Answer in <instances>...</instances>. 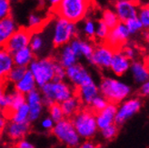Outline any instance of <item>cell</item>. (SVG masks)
<instances>
[{
  "label": "cell",
  "mask_w": 149,
  "mask_h": 148,
  "mask_svg": "<svg viewBox=\"0 0 149 148\" xmlns=\"http://www.w3.org/2000/svg\"><path fill=\"white\" fill-rule=\"evenodd\" d=\"M39 88L43 104L46 107H48L54 103L61 104L76 94V88L65 80H52Z\"/></svg>",
  "instance_id": "obj_1"
},
{
  "label": "cell",
  "mask_w": 149,
  "mask_h": 148,
  "mask_svg": "<svg viewBox=\"0 0 149 148\" xmlns=\"http://www.w3.org/2000/svg\"><path fill=\"white\" fill-rule=\"evenodd\" d=\"M92 3L93 0H61L53 11L56 17L77 24L86 17Z\"/></svg>",
  "instance_id": "obj_2"
},
{
  "label": "cell",
  "mask_w": 149,
  "mask_h": 148,
  "mask_svg": "<svg viewBox=\"0 0 149 148\" xmlns=\"http://www.w3.org/2000/svg\"><path fill=\"white\" fill-rule=\"evenodd\" d=\"M99 94L108 102L119 104L130 97L132 87L123 81L115 77H105L100 82Z\"/></svg>",
  "instance_id": "obj_3"
},
{
  "label": "cell",
  "mask_w": 149,
  "mask_h": 148,
  "mask_svg": "<svg viewBox=\"0 0 149 148\" xmlns=\"http://www.w3.org/2000/svg\"><path fill=\"white\" fill-rule=\"evenodd\" d=\"M70 119L81 139H93L99 130L96 124L95 113L90 107H82Z\"/></svg>",
  "instance_id": "obj_4"
},
{
  "label": "cell",
  "mask_w": 149,
  "mask_h": 148,
  "mask_svg": "<svg viewBox=\"0 0 149 148\" xmlns=\"http://www.w3.org/2000/svg\"><path fill=\"white\" fill-rule=\"evenodd\" d=\"M78 29L76 23L56 17L53 22L51 41L55 47H61L68 44L77 35Z\"/></svg>",
  "instance_id": "obj_5"
},
{
  "label": "cell",
  "mask_w": 149,
  "mask_h": 148,
  "mask_svg": "<svg viewBox=\"0 0 149 148\" xmlns=\"http://www.w3.org/2000/svg\"><path fill=\"white\" fill-rule=\"evenodd\" d=\"M56 59L44 57L34 60L28 65V69L32 73L37 87H41L54 79Z\"/></svg>",
  "instance_id": "obj_6"
},
{
  "label": "cell",
  "mask_w": 149,
  "mask_h": 148,
  "mask_svg": "<svg viewBox=\"0 0 149 148\" xmlns=\"http://www.w3.org/2000/svg\"><path fill=\"white\" fill-rule=\"evenodd\" d=\"M51 132L59 142L68 147H77L81 143L82 139L74 129L70 118L65 117L55 123Z\"/></svg>",
  "instance_id": "obj_7"
},
{
  "label": "cell",
  "mask_w": 149,
  "mask_h": 148,
  "mask_svg": "<svg viewBox=\"0 0 149 148\" xmlns=\"http://www.w3.org/2000/svg\"><path fill=\"white\" fill-rule=\"evenodd\" d=\"M143 106V101L140 97H127L117 104V109L115 117V124L119 125L124 124L129 119L136 115Z\"/></svg>",
  "instance_id": "obj_8"
},
{
  "label": "cell",
  "mask_w": 149,
  "mask_h": 148,
  "mask_svg": "<svg viewBox=\"0 0 149 148\" xmlns=\"http://www.w3.org/2000/svg\"><path fill=\"white\" fill-rule=\"evenodd\" d=\"M114 52L115 49L109 47L106 42H100L98 45H95L93 53L88 61L99 69H109Z\"/></svg>",
  "instance_id": "obj_9"
},
{
  "label": "cell",
  "mask_w": 149,
  "mask_h": 148,
  "mask_svg": "<svg viewBox=\"0 0 149 148\" xmlns=\"http://www.w3.org/2000/svg\"><path fill=\"white\" fill-rule=\"evenodd\" d=\"M65 79H68L76 89L81 85L91 83L94 81L89 71L78 62L65 68Z\"/></svg>",
  "instance_id": "obj_10"
},
{
  "label": "cell",
  "mask_w": 149,
  "mask_h": 148,
  "mask_svg": "<svg viewBox=\"0 0 149 148\" xmlns=\"http://www.w3.org/2000/svg\"><path fill=\"white\" fill-rule=\"evenodd\" d=\"M130 33L128 32L124 22H119L114 27L110 28L106 43L113 49H121L130 38Z\"/></svg>",
  "instance_id": "obj_11"
},
{
  "label": "cell",
  "mask_w": 149,
  "mask_h": 148,
  "mask_svg": "<svg viewBox=\"0 0 149 148\" xmlns=\"http://www.w3.org/2000/svg\"><path fill=\"white\" fill-rule=\"evenodd\" d=\"M26 103L29 108L28 121L30 123L36 122L41 117L45 107L40 90H37L36 88V89L26 94Z\"/></svg>",
  "instance_id": "obj_12"
},
{
  "label": "cell",
  "mask_w": 149,
  "mask_h": 148,
  "mask_svg": "<svg viewBox=\"0 0 149 148\" xmlns=\"http://www.w3.org/2000/svg\"><path fill=\"white\" fill-rule=\"evenodd\" d=\"M32 31L26 28H17L6 41L5 48L11 54L16 51L28 47Z\"/></svg>",
  "instance_id": "obj_13"
},
{
  "label": "cell",
  "mask_w": 149,
  "mask_h": 148,
  "mask_svg": "<svg viewBox=\"0 0 149 148\" xmlns=\"http://www.w3.org/2000/svg\"><path fill=\"white\" fill-rule=\"evenodd\" d=\"M131 60L126 57L121 49L115 50L112 56L109 69L116 76H123L129 71Z\"/></svg>",
  "instance_id": "obj_14"
},
{
  "label": "cell",
  "mask_w": 149,
  "mask_h": 148,
  "mask_svg": "<svg viewBox=\"0 0 149 148\" xmlns=\"http://www.w3.org/2000/svg\"><path fill=\"white\" fill-rule=\"evenodd\" d=\"M138 8V5L134 0H117L115 5V12L120 22L136 17Z\"/></svg>",
  "instance_id": "obj_15"
},
{
  "label": "cell",
  "mask_w": 149,
  "mask_h": 148,
  "mask_svg": "<svg viewBox=\"0 0 149 148\" xmlns=\"http://www.w3.org/2000/svg\"><path fill=\"white\" fill-rule=\"evenodd\" d=\"M31 130V123L30 122H24V123H17L10 121L7 123L6 131V135L12 141L17 142L21 139L26 138V136L29 134Z\"/></svg>",
  "instance_id": "obj_16"
},
{
  "label": "cell",
  "mask_w": 149,
  "mask_h": 148,
  "mask_svg": "<svg viewBox=\"0 0 149 148\" xmlns=\"http://www.w3.org/2000/svg\"><path fill=\"white\" fill-rule=\"evenodd\" d=\"M117 109V105L115 103H108L107 106L99 112L95 113L96 124L99 130L105 128L108 125L115 124V117Z\"/></svg>",
  "instance_id": "obj_17"
},
{
  "label": "cell",
  "mask_w": 149,
  "mask_h": 148,
  "mask_svg": "<svg viewBox=\"0 0 149 148\" xmlns=\"http://www.w3.org/2000/svg\"><path fill=\"white\" fill-rule=\"evenodd\" d=\"M76 94L79 97L83 106H89L92 100L96 95L99 94V88L98 85L95 83V81H93L91 83L86 84L77 88Z\"/></svg>",
  "instance_id": "obj_18"
},
{
  "label": "cell",
  "mask_w": 149,
  "mask_h": 148,
  "mask_svg": "<svg viewBox=\"0 0 149 148\" xmlns=\"http://www.w3.org/2000/svg\"><path fill=\"white\" fill-rule=\"evenodd\" d=\"M68 44L71 47L72 50L77 55L78 57L83 56L86 59H87V60L90 58L95 47V44L90 40L81 39L77 38V36L73 38Z\"/></svg>",
  "instance_id": "obj_19"
},
{
  "label": "cell",
  "mask_w": 149,
  "mask_h": 148,
  "mask_svg": "<svg viewBox=\"0 0 149 148\" xmlns=\"http://www.w3.org/2000/svg\"><path fill=\"white\" fill-rule=\"evenodd\" d=\"M129 71L132 75L134 81L136 84H142L149 79V70L147 65L139 59L131 61Z\"/></svg>",
  "instance_id": "obj_20"
},
{
  "label": "cell",
  "mask_w": 149,
  "mask_h": 148,
  "mask_svg": "<svg viewBox=\"0 0 149 148\" xmlns=\"http://www.w3.org/2000/svg\"><path fill=\"white\" fill-rule=\"evenodd\" d=\"M59 48H60V51L58 52L57 57L56 58V60L60 65H62L64 67L68 68L69 66L77 64L78 62L79 57L72 50L69 44H66V45Z\"/></svg>",
  "instance_id": "obj_21"
},
{
  "label": "cell",
  "mask_w": 149,
  "mask_h": 148,
  "mask_svg": "<svg viewBox=\"0 0 149 148\" xmlns=\"http://www.w3.org/2000/svg\"><path fill=\"white\" fill-rule=\"evenodd\" d=\"M36 88L37 85L36 83V80L32 75V73L29 71L28 68L26 71L25 75L21 77V79L18 80L16 84H14V89L25 95L29 92L36 89Z\"/></svg>",
  "instance_id": "obj_22"
},
{
  "label": "cell",
  "mask_w": 149,
  "mask_h": 148,
  "mask_svg": "<svg viewBox=\"0 0 149 148\" xmlns=\"http://www.w3.org/2000/svg\"><path fill=\"white\" fill-rule=\"evenodd\" d=\"M18 27L10 17L0 19V47H4L6 41Z\"/></svg>",
  "instance_id": "obj_23"
},
{
  "label": "cell",
  "mask_w": 149,
  "mask_h": 148,
  "mask_svg": "<svg viewBox=\"0 0 149 148\" xmlns=\"http://www.w3.org/2000/svg\"><path fill=\"white\" fill-rule=\"evenodd\" d=\"M61 108L65 118H71L73 115H76L78 111L83 107V104L81 103L79 97L74 94L72 97H68L63 101L61 104Z\"/></svg>",
  "instance_id": "obj_24"
},
{
  "label": "cell",
  "mask_w": 149,
  "mask_h": 148,
  "mask_svg": "<svg viewBox=\"0 0 149 148\" xmlns=\"http://www.w3.org/2000/svg\"><path fill=\"white\" fill-rule=\"evenodd\" d=\"M13 61L15 65L24 66V67H28V65L35 59L34 52L30 49L29 47L21 48L15 53L12 54Z\"/></svg>",
  "instance_id": "obj_25"
},
{
  "label": "cell",
  "mask_w": 149,
  "mask_h": 148,
  "mask_svg": "<svg viewBox=\"0 0 149 148\" xmlns=\"http://www.w3.org/2000/svg\"><path fill=\"white\" fill-rule=\"evenodd\" d=\"M14 65L12 54L5 47H0V81L6 82L7 74Z\"/></svg>",
  "instance_id": "obj_26"
},
{
  "label": "cell",
  "mask_w": 149,
  "mask_h": 148,
  "mask_svg": "<svg viewBox=\"0 0 149 148\" xmlns=\"http://www.w3.org/2000/svg\"><path fill=\"white\" fill-rule=\"evenodd\" d=\"M10 121L13 122H17V123H24V122H29L28 117H29V108L26 103L23 104L19 107L16 108L15 110L11 111V112L6 115Z\"/></svg>",
  "instance_id": "obj_27"
},
{
  "label": "cell",
  "mask_w": 149,
  "mask_h": 148,
  "mask_svg": "<svg viewBox=\"0 0 149 148\" xmlns=\"http://www.w3.org/2000/svg\"><path fill=\"white\" fill-rule=\"evenodd\" d=\"M45 46H46L45 35L41 32H37V30L32 31L28 47L34 52V54L36 55L42 52L43 49L45 48Z\"/></svg>",
  "instance_id": "obj_28"
},
{
  "label": "cell",
  "mask_w": 149,
  "mask_h": 148,
  "mask_svg": "<svg viewBox=\"0 0 149 148\" xmlns=\"http://www.w3.org/2000/svg\"><path fill=\"white\" fill-rule=\"evenodd\" d=\"M7 97H8V111L6 112V115H8L11 111L15 110L16 108L19 107L23 104L26 103V95L19 93L17 90H11L9 92H6Z\"/></svg>",
  "instance_id": "obj_29"
},
{
  "label": "cell",
  "mask_w": 149,
  "mask_h": 148,
  "mask_svg": "<svg viewBox=\"0 0 149 148\" xmlns=\"http://www.w3.org/2000/svg\"><path fill=\"white\" fill-rule=\"evenodd\" d=\"M27 70V67L19 65H14L11 68V70L7 74V76L6 79V82H9L10 84H16L18 80L21 79V77L25 75L26 71Z\"/></svg>",
  "instance_id": "obj_30"
},
{
  "label": "cell",
  "mask_w": 149,
  "mask_h": 148,
  "mask_svg": "<svg viewBox=\"0 0 149 148\" xmlns=\"http://www.w3.org/2000/svg\"><path fill=\"white\" fill-rule=\"evenodd\" d=\"M45 24V18L38 13H33L28 16L27 25L31 31H36L42 28Z\"/></svg>",
  "instance_id": "obj_31"
},
{
  "label": "cell",
  "mask_w": 149,
  "mask_h": 148,
  "mask_svg": "<svg viewBox=\"0 0 149 148\" xmlns=\"http://www.w3.org/2000/svg\"><path fill=\"white\" fill-rule=\"evenodd\" d=\"M109 30L110 28L102 20L97 21L95 26V32L94 38L99 42H105L108 35Z\"/></svg>",
  "instance_id": "obj_32"
},
{
  "label": "cell",
  "mask_w": 149,
  "mask_h": 148,
  "mask_svg": "<svg viewBox=\"0 0 149 148\" xmlns=\"http://www.w3.org/2000/svg\"><path fill=\"white\" fill-rule=\"evenodd\" d=\"M101 20L109 28L114 27L115 26H116L119 23V22H120V21H119L117 15L116 14V12L114 10H111V9H107V10H105L103 12Z\"/></svg>",
  "instance_id": "obj_33"
},
{
  "label": "cell",
  "mask_w": 149,
  "mask_h": 148,
  "mask_svg": "<svg viewBox=\"0 0 149 148\" xmlns=\"http://www.w3.org/2000/svg\"><path fill=\"white\" fill-rule=\"evenodd\" d=\"M126 28H127L128 32L130 33V35H136L139 32H141L144 29L141 22L139 21V19L137 18V17H132L128 20H126L125 22H124Z\"/></svg>",
  "instance_id": "obj_34"
},
{
  "label": "cell",
  "mask_w": 149,
  "mask_h": 148,
  "mask_svg": "<svg viewBox=\"0 0 149 148\" xmlns=\"http://www.w3.org/2000/svg\"><path fill=\"white\" fill-rule=\"evenodd\" d=\"M95 26H96V22L92 18L85 19L83 26H82V32H83L86 38H87L88 39L94 38L95 32Z\"/></svg>",
  "instance_id": "obj_35"
},
{
  "label": "cell",
  "mask_w": 149,
  "mask_h": 148,
  "mask_svg": "<svg viewBox=\"0 0 149 148\" xmlns=\"http://www.w3.org/2000/svg\"><path fill=\"white\" fill-rule=\"evenodd\" d=\"M47 108H48L49 116L54 120L55 123L60 121L65 118V115H64V113H63V110L61 108L60 104L54 103V104H52V105H50Z\"/></svg>",
  "instance_id": "obj_36"
},
{
  "label": "cell",
  "mask_w": 149,
  "mask_h": 148,
  "mask_svg": "<svg viewBox=\"0 0 149 148\" xmlns=\"http://www.w3.org/2000/svg\"><path fill=\"white\" fill-rule=\"evenodd\" d=\"M108 103L109 102L104 97L102 94H99L92 100L90 105H89V107H90L91 110H93L95 113H97V112H99V111H101L102 109L105 108L107 106Z\"/></svg>",
  "instance_id": "obj_37"
},
{
  "label": "cell",
  "mask_w": 149,
  "mask_h": 148,
  "mask_svg": "<svg viewBox=\"0 0 149 148\" xmlns=\"http://www.w3.org/2000/svg\"><path fill=\"white\" fill-rule=\"evenodd\" d=\"M100 131L101 135L104 139L107 140V141H111V140L115 139L118 135V125L116 124H112L108 126L101 129Z\"/></svg>",
  "instance_id": "obj_38"
},
{
  "label": "cell",
  "mask_w": 149,
  "mask_h": 148,
  "mask_svg": "<svg viewBox=\"0 0 149 148\" xmlns=\"http://www.w3.org/2000/svg\"><path fill=\"white\" fill-rule=\"evenodd\" d=\"M137 18L141 22L144 28H148L149 27V7L148 6H144L138 8Z\"/></svg>",
  "instance_id": "obj_39"
},
{
  "label": "cell",
  "mask_w": 149,
  "mask_h": 148,
  "mask_svg": "<svg viewBox=\"0 0 149 148\" xmlns=\"http://www.w3.org/2000/svg\"><path fill=\"white\" fill-rule=\"evenodd\" d=\"M11 4L9 0H0V19L10 17Z\"/></svg>",
  "instance_id": "obj_40"
},
{
  "label": "cell",
  "mask_w": 149,
  "mask_h": 148,
  "mask_svg": "<svg viewBox=\"0 0 149 148\" xmlns=\"http://www.w3.org/2000/svg\"><path fill=\"white\" fill-rule=\"evenodd\" d=\"M121 51L123 52V54L127 57L128 59H130L131 61L135 60V59H137L138 56V51L136 48H135L132 46H126L125 45L122 48Z\"/></svg>",
  "instance_id": "obj_41"
},
{
  "label": "cell",
  "mask_w": 149,
  "mask_h": 148,
  "mask_svg": "<svg viewBox=\"0 0 149 148\" xmlns=\"http://www.w3.org/2000/svg\"><path fill=\"white\" fill-rule=\"evenodd\" d=\"M65 67L59 64L56 60L55 64V71H54V79L53 80H65Z\"/></svg>",
  "instance_id": "obj_42"
},
{
  "label": "cell",
  "mask_w": 149,
  "mask_h": 148,
  "mask_svg": "<svg viewBox=\"0 0 149 148\" xmlns=\"http://www.w3.org/2000/svg\"><path fill=\"white\" fill-rule=\"evenodd\" d=\"M54 125H55V122L49 115L43 117L41 122H40V127L44 131H47V132L50 131L51 132V130L54 127Z\"/></svg>",
  "instance_id": "obj_43"
},
{
  "label": "cell",
  "mask_w": 149,
  "mask_h": 148,
  "mask_svg": "<svg viewBox=\"0 0 149 148\" xmlns=\"http://www.w3.org/2000/svg\"><path fill=\"white\" fill-rule=\"evenodd\" d=\"M7 119L8 118L6 117V115L0 112V136L3 135V133L6 131V125H7Z\"/></svg>",
  "instance_id": "obj_44"
},
{
  "label": "cell",
  "mask_w": 149,
  "mask_h": 148,
  "mask_svg": "<svg viewBox=\"0 0 149 148\" xmlns=\"http://www.w3.org/2000/svg\"><path fill=\"white\" fill-rule=\"evenodd\" d=\"M140 88H139V93L142 97H148L149 94V82L146 81V82L140 84Z\"/></svg>",
  "instance_id": "obj_45"
},
{
  "label": "cell",
  "mask_w": 149,
  "mask_h": 148,
  "mask_svg": "<svg viewBox=\"0 0 149 148\" xmlns=\"http://www.w3.org/2000/svg\"><path fill=\"white\" fill-rule=\"evenodd\" d=\"M16 146L18 148H34L35 147V145L31 142L27 141V140H25V138L17 141Z\"/></svg>",
  "instance_id": "obj_46"
},
{
  "label": "cell",
  "mask_w": 149,
  "mask_h": 148,
  "mask_svg": "<svg viewBox=\"0 0 149 148\" xmlns=\"http://www.w3.org/2000/svg\"><path fill=\"white\" fill-rule=\"evenodd\" d=\"M79 147L80 148H95L96 145L92 141L91 139H86L83 143H80Z\"/></svg>",
  "instance_id": "obj_47"
},
{
  "label": "cell",
  "mask_w": 149,
  "mask_h": 148,
  "mask_svg": "<svg viewBox=\"0 0 149 148\" xmlns=\"http://www.w3.org/2000/svg\"><path fill=\"white\" fill-rule=\"evenodd\" d=\"M46 1H47V5L51 7L52 9H53L59 4V2H60L61 0H46Z\"/></svg>",
  "instance_id": "obj_48"
},
{
  "label": "cell",
  "mask_w": 149,
  "mask_h": 148,
  "mask_svg": "<svg viewBox=\"0 0 149 148\" xmlns=\"http://www.w3.org/2000/svg\"><path fill=\"white\" fill-rule=\"evenodd\" d=\"M5 83L3 81H0V94H2L5 92Z\"/></svg>",
  "instance_id": "obj_49"
},
{
  "label": "cell",
  "mask_w": 149,
  "mask_h": 148,
  "mask_svg": "<svg viewBox=\"0 0 149 148\" xmlns=\"http://www.w3.org/2000/svg\"><path fill=\"white\" fill-rule=\"evenodd\" d=\"M0 112H1V110H0Z\"/></svg>",
  "instance_id": "obj_50"
}]
</instances>
